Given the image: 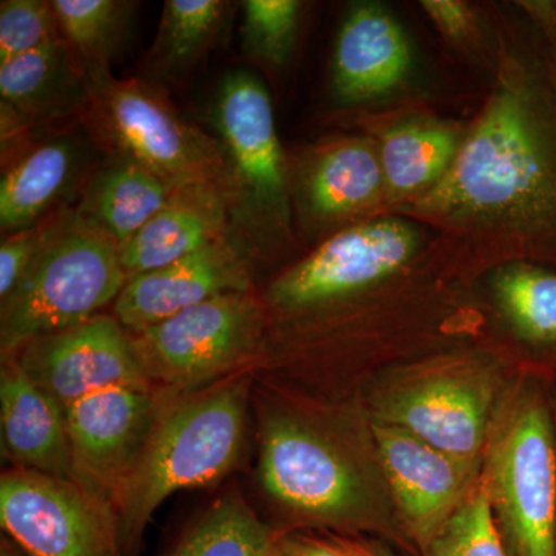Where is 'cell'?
<instances>
[{"label":"cell","mask_w":556,"mask_h":556,"mask_svg":"<svg viewBox=\"0 0 556 556\" xmlns=\"http://www.w3.org/2000/svg\"><path fill=\"white\" fill-rule=\"evenodd\" d=\"M515 58L452 166L417 201L430 217L506 230L533 257L556 263V24Z\"/></svg>","instance_id":"obj_1"},{"label":"cell","mask_w":556,"mask_h":556,"mask_svg":"<svg viewBox=\"0 0 556 556\" xmlns=\"http://www.w3.org/2000/svg\"><path fill=\"white\" fill-rule=\"evenodd\" d=\"M247 408V382L237 379L164 409L137 466L110 504L124 554L135 551L167 497L214 484L236 466Z\"/></svg>","instance_id":"obj_2"},{"label":"cell","mask_w":556,"mask_h":556,"mask_svg":"<svg viewBox=\"0 0 556 556\" xmlns=\"http://www.w3.org/2000/svg\"><path fill=\"white\" fill-rule=\"evenodd\" d=\"M129 276L118 244L78 215H64L0 311L3 357L97 317L126 287Z\"/></svg>","instance_id":"obj_3"},{"label":"cell","mask_w":556,"mask_h":556,"mask_svg":"<svg viewBox=\"0 0 556 556\" xmlns=\"http://www.w3.org/2000/svg\"><path fill=\"white\" fill-rule=\"evenodd\" d=\"M91 121L124 159L172 188L207 186L225 192L232 208L237 188L225 146L178 115L163 97L137 79L90 76Z\"/></svg>","instance_id":"obj_4"},{"label":"cell","mask_w":556,"mask_h":556,"mask_svg":"<svg viewBox=\"0 0 556 556\" xmlns=\"http://www.w3.org/2000/svg\"><path fill=\"white\" fill-rule=\"evenodd\" d=\"M484 478L507 555L556 556L555 424L541 394L511 409Z\"/></svg>","instance_id":"obj_5"},{"label":"cell","mask_w":556,"mask_h":556,"mask_svg":"<svg viewBox=\"0 0 556 556\" xmlns=\"http://www.w3.org/2000/svg\"><path fill=\"white\" fill-rule=\"evenodd\" d=\"M262 324V308L249 292H228L129 334L146 379L185 391L243 364Z\"/></svg>","instance_id":"obj_6"},{"label":"cell","mask_w":556,"mask_h":556,"mask_svg":"<svg viewBox=\"0 0 556 556\" xmlns=\"http://www.w3.org/2000/svg\"><path fill=\"white\" fill-rule=\"evenodd\" d=\"M0 522L27 556H126L110 504L76 482L28 468L2 475Z\"/></svg>","instance_id":"obj_7"},{"label":"cell","mask_w":556,"mask_h":556,"mask_svg":"<svg viewBox=\"0 0 556 556\" xmlns=\"http://www.w3.org/2000/svg\"><path fill=\"white\" fill-rule=\"evenodd\" d=\"M495 387L485 369L448 362L394 383L376 404V420L407 430L441 452L478 463Z\"/></svg>","instance_id":"obj_8"},{"label":"cell","mask_w":556,"mask_h":556,"mask_svg":"<svg viewBox=\"0 0 556 556\" xmlns=\"http://www.w3.org/2000/svg\"><path fill=\"white\" fill-rule=\"evenodd\" d=\"M214 123L236 179L232 214L248 225L285 223L287 169L273 102L257 76L236 70L223 79L215 100Z\"/></svg>","instance_id":"obj_9"},{"label":"cell","mask_w":556,"mask_h":556,"mask_svg":"<svg viewBox=\"0 0 556 556\" xmlns=\"http://www.w3.org/2000/svg\"><path fill=\"white\" fill-rule=\"evenodd\" d=\"M260 477L274 500L303 518L346 522L364 508L356 468L327 438L291 417H273L263 428Z\"/></svg>","instance_id":"obj_10"},{"label":"cell","mask_w":556,"mask_h":556,"mask_svg":"<svg viewBox=\"0 0 556 556\" xmlns=\"http://www.w3.org/2000/svg\"><path fill=\"white\" fill-rule=\"evenodd\" d=\"M64 412L76 482L112 504L163 415L152 383L105 388Z\"/></svg>","instance_id":"obj_11"},{"label":"cell","mask_w":556,"mask_h":556,"mask_svg":"<svg viewBox=\"0 0 556 556\" xmlns=\"http://www.w3.org/2000/svg\"><path fill=\"white\" fill-rule=\"evenodd\" d=\"M417 248V233L399 219L340 230L270 285L269 300L288 311L316 308L397 273Z\"/></svg>","instance_id":"obj_12"},{"label":"cell","mask_w":556,"mask_h":556,"mask_svg":"<svg viewBox=\"0 0 556 556\" xmlns=\"http://www.w3.org/2000/svg\"><path fill=\"white\" fill-rule=\"evenodd\" d=\"M13 357L28 378L62 407L105 388L150 383L129 331L115 317L97 316L43 336L21 348Z\"/></svg>","instance_id":"obj_13"},{"label":"cell","mask_w":556,"mask_h":556,"mask_svg":"<svg viewBox=\"0 0 556 556\" xmlns=\"http://www.w3.org/2000/svg\"><path fill=\"white\" fill-rule=\"evenodd\" d=\"M372 434L405 525L424 547L470 492L477 463L441 452L379 420L372 424Z\"/></svg>","instance_id":"obj_14"},{"label":"cell","mask_w":556,"mask_h":556,"mask_svg":"<svg viewBox=\"0 0 556 556\" xmlns=\"http://www.w3.org/2000/svg\"><path fill=\"white\" fill-rule=\"evenodd\" d=\"M228 292H249V274L247 260L226 237L163 268L130 277L113 311L127 331L141 332Z\"/></svg>","instance_id":"obj_15"},{"label":"cell","mask_w":556,"mask_h":556,"mask_svg":"<svg viewBox=\"0 0 556 556\" xmlns=\"http://www.w3.org/2000/svg\"><path fill=\"white\" fill-rule=\"evenodd\" d=\"M0 428L3 455L17 467L76 482L64 407L13 356L0 372Z\"/></svg>","instance_id":"obj_16"},{"label":"cell","mask_w":556,"mask_h":556,"mask_svg":"<svg viewBox=\"0 0 556 556\" xmlns=\"http://www.w3.org/2000/svg\"><path fill=\"white\" fill-rule=\"evenodd\" d=\"M232 203L225 192L207 186L178 189L159 214L123 247L127 276L163 268L228 237Z\"/></svg>","instance_id":"obj_17"},{"label":"cell","mask_w":556,"mask_h":556,"mask_svg":"<svg viewBox=\"0 0 556 556\" xmlns=\"http://www.w3.org/2000/svg\"><path fill=\"white\" fill-rule=\"evenodd\" d=\"M409 65L408 40L386 10L362 5L348 14L332 60V87L340 100L382 97L404 80Z\"/></svg>","instance_id":"obj_18"},{"label":"cell","mask_w":556,"mask_h":556,"mask_svg":"<svg viewBox=\"0 0 556 556\" xmlns=\"http://www.w3.org/2000/svg\"><path fill=\"white\" fill-rule=\"evenodd\" d=\"M0 97L30 121L61 118L87 108L90 84L61 36L0 65Z\"/></svg>","instance_id":"obj_19"},{"label":"cell","mask_w":556,"mask_h":556,"mask_svg":"<svg viewBox=\"0 0 556 556\" xmlns=\"http://www.w3.org/2000/svg\"><path fill=\"white\" fill-rule=\"evenodd\" d=\"M178 189L119 156L94 175L76 215L123 247L169 203Z\"/></svg>","instance_id":"obj_20"},{"label":"cell","mask_w":556,"mask_h":556,"mask_svg":"<svg viewBox=\"0 0 556 556\" xmlns=\"http://www.w3.org/2000/svg\"><path fill=\"white\" fill-rule=\"evenodd\" d=\"M78 146L70 138L43 142L17 156L0 181V228L16 233L42 222L79 170Z\"/></svg>","instance_id":"obj_21"},{"label":"cell","mask_w":556,"mask_h":556,"mask_svg":"<svg viewBox=\"0 0 556 556\" xmlns=\"http://www.w3.org/2000/svg\"><path fill=\"white\" fill-rule=\"evenodd\" d=\"M383 182L378 152L351 139L318 153L306 174L305 197L316 217L336 219L369 206Z\"/></svg>","instance_id":"obj_22"},{"label":"cell","mask_w":556,"mask_h":556,"mask_svg":"<svg viewBox=\"0 0 556 556\" xmlns=\"http://www.w3.org/2000/svg\"><path fill=\"white\" fill-rule=\"evenodd\" d=\"M459 148L456 130L437 121H413L388 130L379 152L387 188L396 195L433 188Z\"/></svg>","instance_id":"obj_23"},{"label":"cell","mask_w":556,"mask_h":556,"mask_svg":"<svg viewBox=\"0 0 556 556\" xmlns=\"http://www.w3.org/2000/svg\"><path fill=\"white\" fill-rule=\"evenodd\" d=\"M495 294L519 338L556 346V273L535 263H511L497 273Z\"/></svg>","instance_id":"obj_24"},{"label":"cell","mask_w":556,"mask_h":556,"mask_svg":"<svg viewBox=\"0 0 556 556\" xmlns=\"http://www.w3.org/2000/svg\"><path fill=\"white\" fill-rule=\"evenodd\" d=\"M62 38L67 40L87 78L108 73L130 17L131 3L118 0H54L51 2Z\"/></svg>","instance_id":"obj_25"},{"label":"cell","mask_w":556,"mask_h":556,"mask_svg":"<svg viewBox=\"0 0 556 556\" xmlns=\"http://www.w3.org/2000/svg\"><path fill=\"white\" fill-rule=\"evenodd\" d=\"M277 540L239 496H226L188 530L167 556H266Z\"/></svg>","instance_id":"obj_26"},{"label":"cell","mask_w":556,"mask_h":556,"mask_svg":"<svg viewBox=\"0 0 556 556\" xmlns=\"http://www.w3.org/2000/svg\"><path fill=\"white\" fill-rule=\"evenodd\" d=\"M228 3L222 0H167L150 51L153 70L174 75L188 68L217 38Z\"/></svg>","instance_id":"obj_27"},{"label":"cell","mask_w":556,"mask_h":556,"mask_svg":"<svg viewBox=\"0 0 556 556\" xmlns=\"http://www.w3.org/2000/svg\"><path fill=\"white\" fill-rule=\"evenodd\" d=\"M422 548L424 556H508L485 479L471 485L452 517Z\"/></svg>","instance_id":"obj_28"},{"label":"cell","mask_w":556,"mask_h":556,"mask_svg":"<svg viewBox=\"0 0 556 556\" xmlns=\"http://www.w3.org/2000/svg\"><path fill=\"white\" fill-rule=\"evenodd\" d=\"M243 10L244 49L269 64H285L294 46L302 3L295 0H248Z\"/></svg>","instance_id":"obj_29"},{"label":"cell","mask_w":556,"mask_h":556,"mask_svg":"<svg viewBox=\"0 0 556 556\" xmlns=\"http://www.w3.org/2000/svg\"><path fill=\"white\" fill-rule=\"evenodd\" d=\"M61 36L51 2L3 0L0 3V65Z\"/></svg>","instance_id":"obj_30"},{"label":"cell","mask_w":556,"mask_h":556,"mask_svg":"<svg viewBox=\"0 0 556 556\" xmlns=\"http://www.w3.org/2000/svg\"><path fill=\"white\" fill-rule=\"evenodd\" d=\"M64 214L47 218L21 232L11 233L0 244V298H9L10 292L16 288L21 278L27 273L28 266L43 244L53 236L61 225Z\"/></svg>","instance_id":"obj_31"},{"label":"cell","mask_w":556,"mask_h":556,"mask_svg":"<svg viewBox=\"0 0 556 556\" xmlns=\"http://www.w3.org/2000/svg\"><path fill=\"white\" fill-rule=\"evenodd\" d=\"M422 9L439 30L452 39L464 38L473 22L470 9L457 0H426Z\"/></svg>","instance_id":"obj_32"},{"label":"cell","mask_w":556,"mask_h":556,"mask_svg":"<svg viewBox=\"0 0 556 556\" xmlns=\"http://www.w3.org/2000/svg\"><path fill=\"white\" fill-rule=\"evenodd\" d=\"M278 547L287 556H350L336 541L327 543L306 536L281 538Z\"/></svg>","instance_id":"obj_33"},{"label":"cell","mask_w":556,"mask_h":556,"mask_svg":"<svg viewBox=\"0 0 556 556\" xmlns=\"http://www.w3.org/2000/svg\"><path fill=\"white\" fill-rule=\"evenodd\" d=\"M343 551L350 556H383L376 548L367 544L356 543V541L334 540Z\"/></svg>","instance_id":"obj_34"},{"label":"cell","mask_w":556,"mask_h":556,"mask_svg":"<svg viewBox=\"0 0 556 556\" xmlns=\"http://www.w3.org/2000/svg\"><path fill=\"white\" fill-rule=\"evenodd\" d=\"M0 556H27L21 551L16 544L11 540L2 541V548H0Z\"/></svg>","instance_id":"obj_35"},{"label":"cell","mask_w":556,"mask_h":556,"mask_svg":"<svg viewBox=\"0 0 556 556\" xmlns=\"http://www.w3.org/2000/svg\"><path fill=\"white\" fill-rule=\"evenodd\" d=\"M266 556H287V555H285L283 552H281V548L278 547V540H277L276 546H274L273 551H270L269 554Z\"/></svg>","instance_id":"obj_36"}]
</instances>
